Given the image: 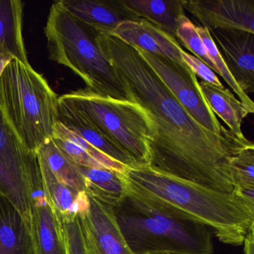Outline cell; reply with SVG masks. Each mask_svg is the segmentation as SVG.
<instances>
[{"label": "cell", "mask_w": 254, "mask_h": 254, "mask_svg": "<svg viewBox=\"0 0 254 254\" xmlns=\"http://www.w3.org/2000/svg\"><path fill=\"white\" fill-rule=\"evenodd\" d=\"M227 69L242 91L254 92V34L239 29L209 31Z\"/></svg>", "instance_id": "9"}, {"label": "cell", "mask_w": 254, "mask_h": 254, "mask_svg": "<svg viewBox=\"0 0 254 254\" xmlns=\"http://www.w3.org/2000/svg\"><path fill=\"white\" fill-rule=\"evenodd\" d=\"M0 98L23 143L36 151L53 136L59 121V101L41 74L17 59L0 76Z\"/></svg>", "instance_id": "5"}, {"label": "cell", "mask_w": 254, "mask_h": 254, "mask_svg": "<svg viewBox=\"0 0 254 254\" xmlns=\"http://www.w3.org/2000/svg\"><path fill=\"white\" fill-rule=\"evenodd\" d=\"M95 41L121 84L127 100L149 116L154 133L149 142L152 169L232 192L231 161L254 143L232 131L215 133L197 123L134 47L108 34Z\"/></svg>", "instance_id": "1"}, {"label": "cell", "mask_w": 254, "mask_h": 254, "mask_svg": "<svg viewBox=\"0 0 254 254\" xmlns=\"http://www.w3.org/2000/svg\"><path fill=\"white\" fill-rule=\"evenodd\" d=\"M14 59L9 47L5 43H0V76L8 64Z\"/></svg>", "instance_id": "28"}, {"label": "cell", "mask_w": 254, "mask_h": 254, "mask_svg": "<svg viewBox=\"0 0 254 254\" xmlns=\"http://www.w3.org/2000/svg\"><path fill=\"white\" fill-rule=\"evenodd\" d=\"M197 32L200 35L201 39L203 40V44L206 47L207 51L208 56L209 59L212 61V63L215 65L217 69V73L219 74L227 84L230 86V88L233 90L236 96L239 97L240 102L245 105V108L249 111L250 114H254V104L252 99L249 97L248 95L244 93L242 89L238 85L236 81H235L233 77L230 74V71L227 69L219 51L217 49L212 37H211L210 32L206 28L203 26H196Z\"/></svg>", "instance_id": "21"}, {"label": "cell", "mask_w": 254, "mask_h": 254, "mask_svg": "<svg viewBox=\"0 0 254 254\" xmlns=\"http://www.w3.org/2000/svg\"><path fill=\"white\" fill-rule=\"evenodd\" d=\"M176 38L182 43L183 45L194 55L199 60L207 65L213 72H217L215 65L208 56L203 40L197 32L196 26L191 20L186 17L183 20L176 32Z\"/></svg>", "instance_id": "24"}, {"label": "cell", "mask_w": 254, "mask_h": 254, "mask_svg": "<svg viewBox=\"0 0 254 254\" xmlns=\"http://www.w3.org/2000/svg\"><path fill=\"white\" fill-rule=\"evenodd\" d=\"M59 99L127 154L136 166L148 165L154 126L138 104L112 99L87 88L69 92Z\"/></svg>", "instance_id": "6"}, {"label": "cell", "mask_w": 254, "mask_h": 254, "mask_svg": "<svg viewBox=\"0 0 254 254\" xmlns=\"http://www.w3.org/2000/svg\"><path fill=\"white\" fill-rule=\"evenodd\" d=\"M32 254H68L60 215L47 193L30 196Z\"/></svg>", "instance_id": "11"}, {"label": "cell", "mask_w": 254, "mask_h": 254, "mask_svg": "<svg viewBox=\"0 0 254 254\" xmlns=\"http://www.w3.org/2000/svg\"><path fill=\"white\" fill-rule=\"evenodd\" d=\"M62 218L68 254H88L79 216Z\"/></svg>", "instance_id": "25"}, {"label": "cell", "mask_w": 254, "mask_h": 254, "mask_svg": "<svg viewBox=\"0 0 254 254\" xmlns=\"http://www.w3.org/2000/svg\"><path fill=\"white\" fill-rule=\"evenodd\" d=\"M245 254H254V227L251 228L243 242Z\"/></svg>", "instance_id": "29"}, {"label": "cell", "mask_w": 254, "mask_h": 254, "mask_svg": "<svg viewBox=\"0 0 254 254\" xmlns=\"http://www.w3.org/2000/svg\"><path fill=\"white\" fill-rule=\"evenodd\" d=\"M136 50L198 124L215 133L230 131L221 124L206 103L199 88L196 75L190 68L181 66L169 58L147 53L137 48Z\"/></svg>", "instance_id": "7"}, {"label": "cell", "mask_w": 254, "mask_h": 254, "mask_svg": "<svg viewBox=\"0 0 254 254\" xmlns=\"http://www.w3.org/2000/svg\"><path fill=\"white\" fill-rule=\"evenodd\" d=\"M231 171L234 190L254 189V145L245 148L233 157Z\"/></svg>", "instance_id": "23"}, {"label": "cell", "mask_w": 254, "mask_h": 254, "mask_svg": "<svg viewBox=\"0 0 254 254\" xmlns=\"http://www.w3.org/2000/svg\"><path fill=\"white\" fill-rule=\"evenodd\" d=\"M182 59L184 63L192 71L193 73L201 78L202 81L212 84L215 87H224L215 72L195 56L189 54L184 50L182 53Z\"/></svg>", "instance_id": "27"}, {"label": "cell", "mask_w": 254, "mask_h": 254, "mask_svg": "<svg viewBox=\"0 0 254 254\" xmlns=\"http://www.w3.org/2000/svg\"><path fill=\"white\" fill-rule=\"evenodd\" d=\"M129 190L178 216L204 224L222 243L243 245L254 227V201L242 192L220 191L150 167H129Z\"/></svg>", "instance_id": "2"}, {"label": "cell", "mask_w": 254, "mask_h": 254, "mask_svg": "<svg viewBox=\"0 0 254 254\" xmlns=\"http://www.w3.org/2000/svg\"><path fill=\"white\" fill-rule=\"evenodd\" d=\"M0 254H32L30 232L18 209L1 191Z\"/></svg>", "instance_id": "15"}, {"label": "cell", "mask_w": 254, "mask_h": 254, "mask_svg": "<svg viewBox=\"0 0 254 254\" xmlns=\"http://www.w3.org/2000/svg\"><path fill=\"white\" fill-rule=\"evenodd\" d=\"M184 9L209 31L239 29L254 34V0H185Z\"/></svg>", "instance_id": "10"}, {"label": "cell", "mask_w": 254, "mask_h": 254, "mask_svg": "<svg viewBox=\"0 0 254 254\" xmlns=\"http://www.w3.org/2000/svg\"><path fill=\"white\" fill-rule=\"evenodd\" d=\"M78 167L84 178L86 193L106 204L114 207L129 192L123 174L107 169Z\"/></svg>", "instance_id": "17"}, {"label": "cell", "mask_w": 254, "mask_h": 254, "mask_svg": "<svg viewBox=\"0 0 254 254\" xmlns=\"http://www.w3.org/2000/svg\"><path fill=\"white\" fill-rule=\"evenodd\" d=\"M64 8L74 18L96 32L109 33L120 23L137 19L118 1L60 0Z\"/></svg>", "instance_id": "13"}, {"label": "cell", "mask_w": 254, "mask_h": 254, "mask_svg": "<svg viewBox=\"0 0 254 254\" xmlns=\"http://www.w3.org/2000/svg\"><path fill=\"white\" fill-rule=\"evenodd\" d=\"M44 34L49 58L70 69L86 88L118 100L127 96L114 69L95 41V32L74 18L60 1L50 8Z\"/></svg>", "instance_id": "4"}, {"label": "cell", "mask_w": 254, "mask_h": 254, "mask_svg": "<svg viewBox=\"0 0 254 254\" xmlns=\"http://www.w3.org/2000/svg\"><path fill=\"white\" fill-rule=\"evenodd\" d=\"M53 136L62 138L69 142H73L74 144L84 149L89 155L91 156L96 161L99 162L105 169L124 174L129 168L122 164L120 162L116 161L114 159L111 158L93 145H90L79 135L66 128L60 121L58 122L55 126Z\"/></svg>", "instance_id": "22"}, {"label": "cell", "mask_w": 254, "mask_h": 254, "mask_svg": "<svg viewBox=\"0 0 254 254\" xmlns=\"http://www.w3.org/2000/svg\"><path fill=\"white\" fill-rule=\"evenodd\" d=\"M114 210L134 254H214L210 228L175 215L130 190Z\"/></svg>", "instance_id": "3"}, {"label": "cell", "mask_w": 254, "mask_h": 254, "mask_svg": "<svg viewBox=\"0 0 254 254\" xmlns=\"http://www.w3.org/2000/svg\"><path fill=\"white\" fill-rule=\"evenodd\" d=\"M125 9L137 20H145L176 39L186 16L185 0H120Z\"/></svg>", "instance_id": "14"}, {"label": "cell", "mask_w": 254, "mask_h": 254, "mask_svg": "<svg viewBox=\"0 0 254 254\" xmlns=\"http://www.w3.org/2000/svg\"><path fill=\"white\" fill-rule=\"evenodd\" d=\"M171 254V253H161V254Z\"/></svg>", "instance_id": "30"}, {"label": "cell", "mask_w": 254, "mask_h": 254, "mask_svg": "<svg viewBox=\"0 0 254 254\" xmlns=\"http://www.w3.org/2000/svg\"><path fill=\"white\" fill-rule=\"evenodd\" d=\"M39 160L46 163L56 178L78 191H85V183L78 166L69 160L53 139L46 142L36 151Z\"/></svg>", "instance_id": "20"}, {"label": "cell", "mask_w": 254, "mask_h": 254, "mask_svg": "<svg viewBox=\"0 0 254 254\" xmlns=\"http://www.w3.org/2000/svg\"><path fill=\"white\" fill-rule=\"evenodd\" d=\"M88 196V212L78 215L88 254H134L120 230L114 207Z\"/></svg>", "instance_id": "8"}, {"label": "cell", "mask_w": 254, "mask_h": 254, "mask_svg": "<svg viewBox=\"0 0 254 254\" xmlns=\"http://www.w3.org/2000/svg\"><path fill=\"white\" fill-rule=\"evenodd\" d=\"M198 87L212 112L225 123L229 130L239 137H245L241 127L250 113L245 105L224 87H215L203 81L198 82Z\"/></svg>", "instance_id": "18"}, {"label": "cell", "mask_w": 254, "mask_h": 254, "mask_svg": "<svg viewBox=\"0 0 254 254\" xmlns=\"http://www.w3.org/2000/svg\"><path fill=\"white\" fill-rule=\"evenodd\" d=\"M59 121L71 131L77 133L90 145L116 161L127 167L136 166L127 154L87 123L73 108L59 100Z\"/></svg>", "instance_id": "16"}, {"label": "cell", "mask_w": 254, "mask_h": 254, "mask_svg": "<svg viewBox=\"0 0 254 254\" xmlns=\"http://www.w3.org/2000/svg\"><path fill=\"white\" fill-rule=\"evenodd\" d=\"M108 35L119 38L131 47L169 58L181 66L188 67L183 61L184 50L177 40L147 20L123 22Z\"/></svg>", "instance_id": "12"}, {"label": "cell", "mask_w": 254, "mask_h": 254, "mask_svg": "<svg viewBox=\"0 0 254 254\" xmlns=\"http://www.w3.org/2000/svg\"><path fill=\"white\" fill-rule=\"evenodd\" d=\"M52 139L60 151L77 166L91 169H105L84 149L73 142L56 136H53Z\"/></svg>", "instance_id": "26"}, {"label": "cell", "mask_w": 254, "mask_h": 254, "mask_svg": "<svg viewBox=\"0 0 254 254\" xmlns=\"http://www.w3.org/2000/svg\"><path fill=\"white\" fill-rule=\"evenodd\" d=\"M23 8L20 0H0V43H5L15 59L29 64L23 35Z\"/></svg>", "instance_id": "19"}]
</instances>
